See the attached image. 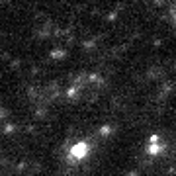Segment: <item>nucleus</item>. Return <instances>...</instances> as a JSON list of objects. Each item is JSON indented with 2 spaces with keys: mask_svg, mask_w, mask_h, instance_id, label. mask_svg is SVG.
<instances>
[{
  "mask_svg": "<svg viewBox=\"0 0 176 176\" xmlns=\"http://www.w3.org/2000/svg\"><path fill=\"white\" fill-rule=\"evenodd\" d=\"M73 155H77V157H84L86 155V145H77L75 149H73Z\"/></svg>",
  "mask_w": 176,
  "mask_h": 176,
  "instance_id": "f257e3e1",
  "label": "nucleus"
}]
</instances>
